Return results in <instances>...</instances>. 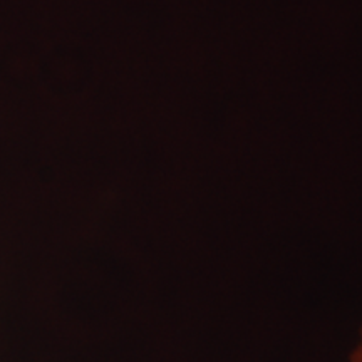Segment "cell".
Listing matches in <instances>:
<instances>
[{"instance_id":"cell-1","label":"cell","mask_w":362,"mask_h":362,"mask_svg":"<svg viewBox=\"0 0 362 362\" xmlns=\"http://www.w3.org/2000/svg\"><path fill=\"white\" fill-rule=\"evenodd\" d=\"M349 362H362V329H361V334H359V341H357L356 347L351 352Z\"/></svg>"}]
</instances>
